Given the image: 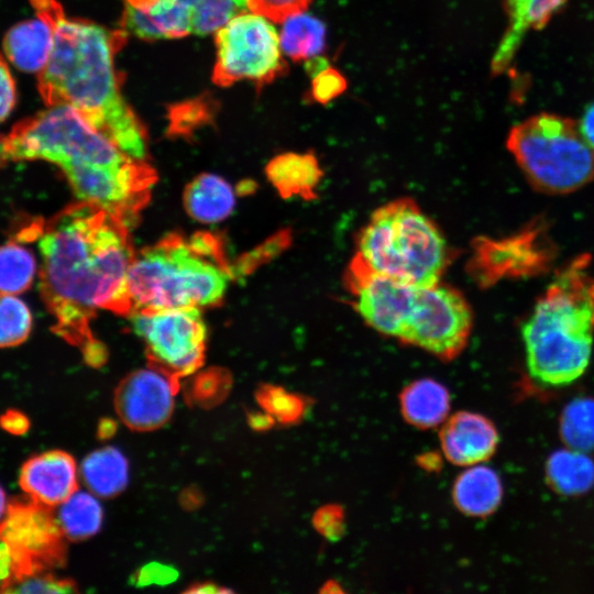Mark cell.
I'll return each instance as SVG.
<instances>
[{"label": "cell", "mask_w": 594, "mask_h": 594, "mask_svg": "<svg viewBox=\"0 0 594 594\" xmlns=\"http://www.w3.org/2000/svg\"><path fill=\"white\" fill-rule=\"evenodd\" d=\"M41 293L58 336L101 365L106 349L91 333L97 310L132 311L128 273L134 252L128 224L103 208L79 201L41 230Z\"/></svg>", "instance_id": "1"}, {"label": "cell", "mask_w": 594, "mask_h": 594, "mask_svg": "<svg viewBox=\"0 0 594 594\" xmlns=\"http://www.w3.org/2000/svg\"><path fill=\"white\" fill-rule=\"evenodd\" d=\"M53 31L50 57L38 73V91L51 106L67 105L127 155L146 161L144 128L121 96L113 54L125 36L68 18L56 0H31Z\"/></svg>", "instance_id": "2"}, {"label": "cell", "mask_w": 594, "mask_h": 594, "mask_svg": "<svg viewBox=\"0 0 594 594\" xmlns=\"http://www.w3.org/2000/svg\"><path fill=\"white\" fill-rule=\"evenodd\" d=\"M345 285L356 312L373 329L450 361L469 340L472 311L455 288L415 286L348 266Z\"/></svg>", "instance_id": "3"}, {"label": "cell", "mask_w": 594, "mask_h": 594, "mask_svg": "<svg viewBox=\"0 0 594 594\" xmlns=\"http://www.w3.org/2000/svg\"><path fill=\"white\" fill-rule=\"evenodd\" d=\"M582 255L562 268L537 301L522 328L531 376L562 386L586 370L594 334V274Z\"/></svg>", "instance_id": "4"}, {"label": "cell", "mask_w": 594, "mask_h": 594, "mask_svg": "<svg viewBox=\"0 0 594 594\" xmlns=\"http://www.w3.org/2000/svg\"><path fill=\"white\" fill-rule=\"evenodd\" d=\"M232 276L217 237L167 234L134 254L128 273L131 312L216 305Z\"/></svg>", "instance_id": "5"}, {"label": "cell", "mask_w": 594, "mask_h": 594, "mask_svg": "<svg viewBox=\"0 0 594 594\" xmlns=\"http://www.w3.org/2000/svg\"><path fill=\"white\" fill-rule=\"evenodd\" d=\"M451 258L444 237L410 198L377 208L356 240L350 266L415 286L440 283Z\"/></svg>", "instance_id": "6"}, {"label": "cell", "mask_w": 594, "mask_h": 594, "mask_svg": "<svg viewBox=\"0 0 594 594\" xmlns=\"http://www.w3.org/2000/svg\"><path fill=\"white\" fill-rule=\"evenodd\" d=\"M42 160L57 165L66 178L133 158L123 153L67 105L51 106L16 123L0 136V165Z\"/></svg>", "instance_id": "7"}, {"label": "cell", "mask_w": 594, "mask_h": 594, "mask_svg": "<svg viewBox=\"0 0 594 594\" xmlns=\"http://www.w3.org/2000/svg\"><path fill=\"white\" fill-rule=\"evenodd\" d=\"M506 146L541 193L569 194L594 179V147L569 118L536 114L513 127Z\"/></svg>", "instance_id": "8"}, {"label": "cell", "mask_w": 594, "mask_h": 594, "mask_svg": "<svg viewBox=\"0 0 594 594\" xmlns=\"http://www.w3.org/2000/svg\"><path fill=\"white\" fill-rule=\"evenodd\" d=\"M212 80L227 87L248 79L257 86L286 72L279 34L261 14L243 12L218 30Z\"/></svg>", "instance_id": "9"}, {"label": "cell", "mask_w": 594, "mask_h": 594, "mask_svg": "<svg viewBox=\"0 0 594 594\" xmlns=\"http://www.w3.org/2000/svg\"><path fill=\"white\" fill-rule=\"evenodd\" d=\"M130 321L151 363L182 377L202 364L207 330L198 307L133 311Z\"/></svg>", "instance_id": "10"}, {"label": "cell", "mask_w": 594, "mask_h": 594, "mask_svg": "<svg viewBox=\"0 0 594 594\" xmlns=\"http://www.w3.org/2000/svg\"><path fill=\"white\" fill-rule=\"evenodd\" d=\"M0 537L11 554L10 578L48 572L65 562V536L56 516L51 507L30 496L8 504L0 521Z\"/></svg>", "instance_id": "11"}, {"label": "cell", "mask_w": 594, "mask_h": 594, "mask_svg": "<svg viewBox=\"0 0 594 594\" xmlns=\"http://www.w3.org/2000/svg\"><path fill=\"white\" fill-rule=\"evenodd\" d=\"M177 391L178 377L154 364L134 371L117 388L118 415L131 429L154 430L169 419Z\"/></svg>", "instance_id": "12"}, {"label": "cell", "mask_w": 594, "mask_h": 594, "mask_svg": "<svg viewBox=\"0 0 594 594\" xmlns=\"http://www.w3.org/2000/svg\"><path fill=\"white\" fill-rule=\"evenodd\" d=\"M19 484L31 498L53 508L77 491L76 462L62 450L34 455L23 463Z\"/></svg>", "instance_id": "13"}, {"label": "cell", "mask_w": 594, "mask_h": 594, "mask_svg": "<svg viewBox=\"0 0 594 594\" xmlns=\"http://www.w3.org/2000/svg\"><path fill=\"white\" fill-rule=\"evenodd\" d=\"M497 441L493 424L469 411L453 415L440 431L442 451L457 465L471 466L487 460L494 453Z\"/></svg>", "instance_id": "14"}, {"label": "cell", "mask_w": 594, "mask_h": 594, "mask_svg": "<svg viewBox=\"0 0 594 594\" xmlns=\"http://www.w3.org/2000/svg\"><path fill=\"white\" fill-rule=\"evenodd\" d=\"M122 28L142 40L179 38L190 34L179 0H123Z\"/></svg>", "instance_id": "15"}, {"label": "cell", "mask_w": 594, "mask_h": 594, "mask_svg": "<svg viewBox=\"0 0 594 594\" xmlns=\"http://www.w3.org/2000/svg\"><path fill=\"white\" fill-rule=\"evenodd\" d=\"M527 234L494 241L480 238L474 242V254L470 261L471 275L481 285H490L504 276H513L530 270V261L524 260L531 254Z\"/></svg>", "instance_id": "16"}, {"label": "cell", "mask_w": 594, "mask_h": 594, "mask_svg": "<svg viewBox=\"0 0 594 594\" xmlns=\"http://www.w3.org/2000/svg\"><path fill=\"white\" fill-rule=\"evenodd\" d=\"M566 0H521L509 13L506 32L492 59V73H503L528 30H540Z\"/></svg>", "instance_id": "17"}, {"label": "cell", "mask_w": 594, "mask_h": 594, "mask_svg": "<svg viewBox=\"0 0 594 594\" xmlns=\"http://www.w3.org/2000/svg\"><path fill=\"white\" fill-rule=\"evenodd\" d=\"M52 45V28L40 16L15 24L3 38L6 56L24 72L40 73L50 57Z\"/></svg>", "instance_id": "18"}, {"label": "cell", "mask_w": 594, "mask_h": 594, "mask_svg": "<svg viewBox=\"0 0 594 594\" xmlns=\"http://www.w3.org/2000/svg\"><path fill=\"white\" fill-rule=\"evenodd\" d=\"M266 175L282 197L312 199L322 170L317 157L310 152L284 153L267 164Z\"/></svg>", "instance_id": "19"}, {"label": "cell", "mask_w": 594, "mask_h": 594, "mask_svg": "<svg viewBox=\"0 0 594 594\" xmlns=\"http://www.w3.org/2000/svg\"><path fill=\"white\" fill-rule=\"evenodd\" d=\"M503 487L496 472L474 464L461 473L453 485V502L465 515L482 517L492 514L501 503Z\"/></svg>", "instance_id": "20"}, {"label": "cell", "mask_w": 594, "mask_h": 594, "mask_svg": "<svg viewBox=\"0 0 594 594\" xmlns=\"http://www.w3.org/2000/svg\"><path fill=\"white\" fill-rule=\"evenodd\" d=\"M188 215L202 223H215L229 217L235 206L230 184L215 174H201L191 180L184 193Z\"/></svg>", "instance_id": "21"}, {"label": "cell", "mask_w": 594, "mask_h": 594, "mask_svg": "<svg viewBox=\"0 0 594 594\" xmlns=\"http://www.w3.org/2000/svg\"><path fill=\"white\" fill-rule=\"evenodd\" d=\"M450 409L447 388L430 378L415 381L400 394L403 417L413 426L429 429L440 425Z\"/></svg>", "instance_id": "22"}, {"label": "cell", "mask_w": 594, "mask_h": 594, "mask_svg": "<svg viewBox=\"0 0 594 594\" xmlns=\"http://www.w3.org/2000/svg\"><path fill=\"white\" fill-rule=\"evenodd\" d=\"M80 475L92 494L99 497H112L128 484V460L113 447L98 449L84 459Z\"/></svg>", "instance_id": "23"}, {"label": "cell", "mask_w": 594, "mask_h": 594, "mask_svg": "<svg viewBox=\"0 0 594 594\" xmlns=\"http://www.w3.org/2000/svg\"><path fill=\"white\" fill-rule=\"evenodd\" d=\"M279 42L293 61L310 59L324 48V24L305 12L292 14L283 21Z\"/></svg>", "instance_id": "24"}, {"label": "cell", "mask_w": 594, "mask_h": 594, "mask_svg": "<svg viewBox=\"0 0 594 594\" xmlns=\"http://www.w3.org/2000/svg\"><path fill=\"white\" fill-rule=\"evenodd\" d=\"M55 516L65 538L79 541L99 531L103 513L95 494L76 491L59 505Z\"/></svg>", "instance_id": "25"}, {"label": "cell", "mask_w": 594, "mask_h": 594, "mask_svg": "<svg viewBox=\"0 0 594 594\" xmlns=\"http://www.w3.org/2000/svg\"><path fill=\"white\" fill-rule=\"evenodd\" d=\"M547 472L551 484L564 494H580L594 484V462L581 450L570 448L553 453Z\"/></svg>", "instance_id": "26"}, {"label": "cell", "mask_w": 594, "mask_h": 594, "mask_svg": "<svg viewBox=\"0 0 594 594\" xmlns=\"http://www.w3.org/2000/svg\"><path fill=\"white\" fill-rule=\"evenodd\" d=\"M190 34L207 35L220 30L234 16L249 10L246 0H179Z\"/></svg>", "instance_id": "27"}, {"label": "cell", "mask_w": 594, "mask_h": 594, "mask_svg": "<svg viewBox=\"0 0 594 594\" xmlns=\"http://www.w3.org/2000/svg\"><path fill=\"white\" fill-rule=\"evenodd\" d=\"M36 271L32 253L15 242L0 246V293L19 294L31 285Z\"/></svg>", "instance_id": "28"}, {"label": "cell", "mask_w": 594, "mask_h": 594, "mask_svg": "<svg viewBox=\"0 0 594 594\" xmlns=\"http://www.w3.org/2000/svg\"><path fill=\"white\" fill-rule=\"evenodd\" d=\"M561 435L566 444L576 450L594 449V399H575L561 418Z\"/></svg>", "instance_id": "29"}, {"label": "cell", "mask_w": 594, "mask_h": 594, "mask_svg": "<svg viewBox=\"0 0 594 594\" xmlns=\"http://www.w3.org/2000/svg\"><path fill=\"white\" fill-rule=\"evenodd\" d=\"M31 327L28 306L11 294L0 293V348L21 344L29 337Z\"/></svg>", "instance_id": "30"}, {"label": "cell", "mask_w": 594, "mask_h": 594, "mask_svg": "<svg viewBox=\"0 0 594 594\" xmlns=\"http://www.w3.org/2000/svg\"><path fill=\"white\" fill-rule=\"evenodd\" d=\"M257 399L272 418L283 424L297 421L305 411V402L301 397L277 386L261 387Z\"/></svg>", "instance_id": "31"}, {"label": "cell", "mask_w": 594, "mask_h": 594, "mask_svg": "<svg viewBox=\"0 0 594 594\" xmlns=\"http://www.w3.org/2000/svg\"><path fill=\"white\" fill-rule=\"evenodd\" d=\"M75 591L74 581L58 579L50 572L10 578L1 590L6 593H73Z\"/></svg>", "instance_id": "32"}, {"label": "cell", "mask_w": 594, "mask_h": 594, "mask_svg": "<svg viewBox=\"0 0 594 594\" xmlns=\"http://www.w3.org/2000/svg\"><path fill=\"white\" fill-rule=\"evenodd\" d=\"M311 76L310 97L315 102L327 103L339 97L346 89L343 75L328 65L319 68Z\"/></svg>", "instance_id": "33"}, {"label": "cell", "mask_w": 594, "mask_h": 594, "mask_svg": "<svg viewBox=\"0 0 594 594\" xmlns=\"http://www.w3.org/2000/svg\"><path fill=\"white\" fill-rule=\"evenodd\" d=\"M312 0H246L251 12L273 22H283L292 14L304 12Z\"/></svg>", "instance_id": "34"}, {"label": "cell", "mask_w": 594, "mask_h": 594, "mask_svg": "<svg viewBox=\"0 0 594 594\" xmlns=\"http://www.w3.org/2000/svg\"><path fill=\"white\" fill-rule=\"evenodd\" d=\"M177 578L178 571L174 566L161 562H150L135 571L131 582L138 587L164 586L173 583Z\"/></svg>", "instance_id": "35"}, {"label": "cell", "mask_w": 594, "mask_h": 594, "mask_svg": "<svg viewBox=\"0 0 594 594\" xmlns=\"http://www.w3.org/2000/svg\"><path fill=\"white\" fill-rule=\"evenodd\" d=\"M227 385V375L224 373H218L216 371L208 374L205 373L197 378L194 394L199 402H215L224 395Z\"/></svg>", "instance_id": "36"}, {"label": "cell", "mask_w": 594, "mask_h": 594, "mask_svg": "<svg viewBox=\"0 0 594 594\" xmlns=\"http://www.w3.org/2000/svg\"><path fill=\"white\" fill-rule=\"evenodd\" d=\"M16 102V87L7 62L0 55V122L6 120Z\"/></svg>", "instance_id": "37"}, {"label": "cell", "mask_w": 594, "mask_h": 594, "mask_svg": "<svg viewBox=\"0 0 594 594\" xmlns=\"http://www.w3.org/2000/svg\"><path fill=\"white\" fill-rule=\"evenodd\" d=\"M0 426L10 433L22 435L29 429L30 421L22 413L11 409L0 417Z\"/></svg>", "instance_id": "38"}, {"label": "cell", "mask_w": 594, "mask_h": 594, "mask_svg": "<svg viewBox=\"0 0 594 594\" xmlns=\"http://www.w3.org/2000/svg\"><path fill=\"white\" fill-rule=\"evenodd\" d=\"M12 573V560L7 543L0 537V592Z\"/></svg>", "instance_id": "39"}, {"label": "cell", "mask_w": 594, "mask_h": 594, "mask_svg": "<svg viewBox=\"0 0 594 594\" xmlns=\"http://www.w3.org/2000/svg\"><path fill=\"white\" fill-rule=\"evenodd\" d=\"M316 524L320 527L322 532L333 531L334 528L339 527V512L334 508H328L320 510V514L317 515Z\"/></svg>", "instance_id": "40"}, {"label": "cell", "mask_w": 594, "mask_h": 594, "mask_svg": "<svg viewBox=\"0 0 594 594\" xmlns=\"http://www.w3.org/2000/svg\"><path fill=\"white\" fill-rule=\"evenodd\" d=\"M580 131L587 143L594 147V102L585 110Z\"/></svg>", "instance_id": "41"}, {"label": "cell", "mask_w": 594, "mask_h": 594, "mask_svg": "<svg viewBox=\"0 0 594 594\" xmlns=\"http://www.w3.org/2000/svg\"><path fill=\"white\" fill-rule=\"evenodd\" d=\"M187 593H228L231 592L230 590H227L224 587H220L219 585L210 582L205 583H198L189 587Z\"/></svg>", "instance_id": "42"}, {"label": "cell", "mask_w": 594, "mask_h": 594, "mask_svg": "<svg viewBox=\"0 0 594 594\" xmlns=\"http://www.w3.org/2000/svg\"><path fill=\"white\" fill-rule=\"evenodd\" d=\"M116 430V425L111 420H102L99 427V436L101 438H107L113 433Z\"/></svg>", "instance_id": "43"}, {"label": "cell", "mask_w": 594, "mask_h": 594, "mask_svg": "<svg viewBox=\"0 0 594 594\" xmlns=\"http://www.w3.org/2000/svg\"><path fill=\"white\" fill-rule=\"evenodd\" d=\"M8 502H7V496H6V493L4 491L2 490V487L0 486V521L2 520V518L4 517L6 515V512H7V508H8Z\"/></svg>", "instance_id": "44"}, {"label": "cell", "mask_w": 594, "mask_h": 594, "mask_svg": "<svg viewBox=\"0 0 594 594\" xmlns=\"http://www.w3.org/2000/svg\"><path fill=\"white\" fill-rule=\"evenodd\" d=\"M521 0H505L506 12L509 13Z\"/></svg>", "instance_id": "45"}]
</instances>
